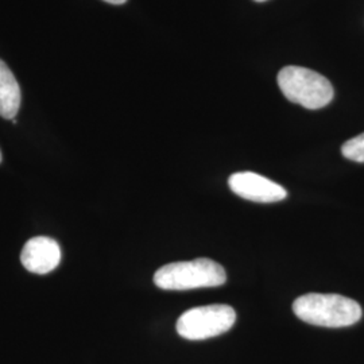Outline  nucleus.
Instances as JSON below:
<instances>
[{"instance_id": "f03ea898", "label": "nucleus", "mask_w": 364, "mask_h": 364, "mask_svg": "<svg viewBox=\"0 0 364 364\" xmlns=\"http://www.w3.org/2000/svg\"><path fill=\"white\" fill-rule=\"evenodd\" d=\"M225 281L227 274L223 266L208 258L170 263L154 274V284L164 290L221 287Z\"/></svg>"}, {"instance_id": "6e6552de", "label": "nucleus", "mask_w": 364, "mask_h": 364, "mask_svg": "<svg viewBox=\"0 0 364 364\" xmlns=\"http://www.w3.org/2000/svg\"><path fill=\"white\" fill-rule=\"evenodd\" d=\"M341 154L350 161L364 164V132L343 144Z\"/></svg>"}, {"instance_id": "9b49d317", "label": "nucleus", "mask_w": 364, "mask_h": 364, "mask_svg": "<svg viewBox=\"0 0 364 364\" xmlns=\"http://www.w3.org/2000/svg\"><path fill=\"white\" fill-rule=\"evenodd\" d=\"M0 162H1V151H0Z\"/></svg>"}, {"instance_id": "20e7f679", "label": "nucleus", "mask_w": 364, "mask_h": 364, "mask_svg": "<svg viewBox=\"0 0 364 364\" xmlns=\"http://www.w3.org/2000/svg\"><path fill=\"white\" fill-rule=\"evenodd\" d=\"M236 321L234 308L228 305H207L182 313L177 321L178 335L188 340H205L230 331Z\"/></svg>"}, {"instance_id": "f257e3e1", "label": "nucleus", "mask_w": 364, "mask_h": 364, "mask_svg": "<svg viewBox=\"0 0 364 364\" xmlns=\"http://www.w3.org/2000/svg\"><path fill=\"white\" fill-rule=\"evenodd\" d=\"M293 312L308 324L326 328L351 326L362 318L360 305L338 294H305L293 302Z\"/></svg>"}, {"instance_id": "1a4fd4ad", "label": "nucleus", "mask_w": 364, "mask_h": 364, "mask_svg": "<svg viewBox=\"0 0 364 364\" xmlns=\"http://www.w3.org/2000/svg\"><path fill=\"white\" fill-rule=\"evenodd\" d=\"M107 3H109V4H123V3H126L127 0H105Z\"/></svg>"}, {"instance_id": "0eeeda50", "label": "nucleus", "mask_w": 364, "mask_h": 364, "mask_svg": "<svg viewBox=\"0 0 364 364\" xmlns=\"http://www.w3.org/2000/svg\"><path fill=\"white\" fill-rule=\"evenodd\" d=\"M22 103L21 87L11 69L0 60V117L14 120Z\"/></svg>"}, {"instance_id": "39448f33", "label": "nucleus", "mask_w": 364, "mask_h": 364, "mask_svg": "<svg viewBox=\"0 0 364 364\" xmlns=\"http://www.w3.org/2000/svg\"><path fill=\"white\" fill-rule=\"evenodd\" d=\"M228 185L235 195L254 203H278L287 198V191L277 182L272 181L252 171L234 173Z\"/></svg>"}, {"instance_id": "7ed1b4c3", "label": "nucleus", "mask_w": 364, "mask_h": 364, "mask_svg": "<svg viewBox=\"0 0 364 364\" xmlns=\"http://www.w3.org/2000/svg\"><path fill=\"white\" fill-rule=\"evenodd\" d=\"M279 90L291 103L320 109L333 99V87L323 75L302 66H287L278 73Z\"/></svg>"}, {"instance_id": "423d86ee", "label": "nucleus", "mask_w": 364, "mask_h": 364, "mask_svg": "<svg viewBox=\"0 0 364 364\" xmlns=\"http://www.w3.org/2000/svg\"><path fill=\"white\" fill-rule=\"evenodd\" d=\"M21 262L30 273H50L61 262V247L52 237L36 236L25 245Z\"/></svg>"}, {"instance_id": "9d476101", "label": "nucleus", "mask_w": 364, "mask_h": 364, "mask_svg": "<svg viewBox=\"0 0 364 364\" xmlns=\"http://www.w3.org/2000/svg\"><path fill=\"white\" fill-rule=\"evenodd\" d=\"M255 1H259L260 3V1H266V0H255Z\"/></svg>"}]
</instances>
